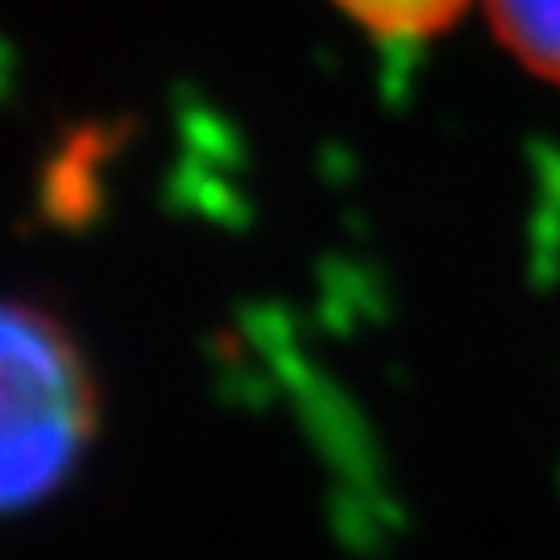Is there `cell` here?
I'll return each mask as SVG.
<instances>
[{"instance_id":"obj_2","label":"cell","mask_w":560,"mask_h":560,"mask_svg":"<svg viewBox=\"0 0 560 560\" xmlns=\"http://www.w3.org/2000/svg\"><path fill=\"white\" fill-rule=\"evenodd\" d=\"M502 50L536 80L560 83V0H486Z\"/></svg>"},{"instance_id":"obj_1","label":"cell","mask_w":560,"mask_h":560,"mask_svg":"<svg viewBox=\"0 0 560 560\" xmlns=\"http://www.w3.org/2000/svg\"><path fill=\"white\" fill-rule=\"evenodd\" d=\"M101 432V382L75 332L0 300V520L55 499Z\"/></svg>"},{"instance_id":"obj_3","label":"cell","mask_w":560,"mask_h":560,"mask_svg":"<svg viewBox=\"0 0 560 560\" xmlns=\"http://www.w3.org/2000/svg\"><path fill=\"white\" fill-rule=\"evenodd\" d=\"M332 4L382 42L436 38L469 9V0H332Z\"/></svg>"}]
</instances>
